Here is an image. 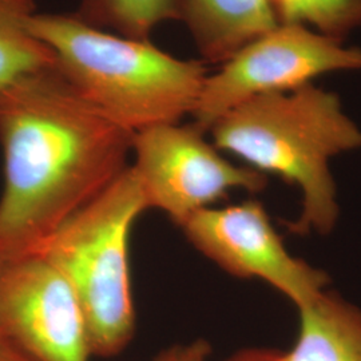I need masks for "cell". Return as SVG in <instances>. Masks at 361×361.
Masks as SVG:
<instances>
[{
  "label": "cell",
  "mask_w": 361,
  "mask_h": 361,
  "mask_svg": "<svg viewBox=\"0 0 361 361\" xmlns=\"http://www.w3.org/2000/svg\"><path fill=\"white\" fill-rule=\"evenodd\" d=\"M28 28L51 49L74 90L134 134L192 116L209 75L201 61L174 58L150 40L90 26L74 13H35Z\"/></svg>",
  "instance_id": "3957f363"
},
{
  "label": "cell",
  "mask_w": 361,
  "mask_h": 361,
  "mask_svg": "<svg viewBox=\"0 0 361 361\" xmlns=\"http://www.w3.org/2000/svg\"><path fill=\"white\" fill-rule=\"evenodd\" d=\"M280 23L310 27L343 39L361 28V0H271Z\"/></svg>",
  "instance_id": "4fadbf2b"
},
{
  "label": "cell",
  "mask_w": 361,
  "mask_h": 361,
  "mask_svg": "<svg viewBox=\"0 0 361 361\" xmlns=\"http://www.w3.org/2000/svg\"><path fill=\"white\" fill-rule=\"evenodd\" d=\"M209 133L219 152L300 189L292 232L325 235L335 229L340 205L331 161L361 149L360 126L337 94L308 83L258 95L225 113Z\"/></svg>",
  "instance_id": "7a4b0ae2"
},
{
  "label": "cell",
  "mask_w": 361,
  "mask_h": 361,
  "mask_svg": "<svg viewBox=\"0 0 361 361\" xmlns=\"http://www.w3.org/2000/svg\"><path fill=\"white\" fill-rule=\"evenodd\" d=\"M0 361H32L7 340L0 337Z\"/></svg>",
  "instance_id": "2e32d148"
},
{
  "label": "cell",
  "mask_w": 361,
  "mask_h": 361,
  "mask_svg": "<svg viewBox=\"0 0 361 361\" xmlns=\"http://www.w3.org/2000/svg\"><path fill=\"white\" fill-rule=\"evenodd\" d=\"M359 70L361 49L345 47L310 27L280 23L207 75L193 123L207 134L221 116L250 98L295 90L336 71Z\"/></svg>",
  "instance_id": "5b68a950"
},
{
  "label": "cell",
  "mask_w": 361,
  "mask_h": 361,
  "mask_svg": "<svg viewBox=\"0 0 361 361\" xmlns=\"http://www.w3.org/2000/svg\"><path fill=\"white\" fill-rule=\"evenodd\" d=\"M133 140L58 65L0 90V262L40 253L129 168Z\"/></svg>",
  "instance_id": "6da1fadb"
},
{
  "label": "cell",
  "mask_w": 361,
  "mask_h": 361,
  "mask_svg": "<svg viewBox=\"0 0 361 361\" xmlns=\"http://www.w3.org/2000/svg\"><path fill=\"white\" fill-rule=\"evenodd\" d=\"M149 210L135 171L126 169L56 231L40 255L62 273L85 313L92 357H114L135 335L129 243Z\"/></svg>",
  "instance_id": "277c9868"
},
{
  "label": "cell",
  "mask_w": 361,
  "mask_h": 361,
  "mask_svg": "<svg viewBox=\"0 0 361 361\" xmlns=\"http://www.w3.org/2000/svg\"><path fill=\"white\" fill-rule=\"evenodd\" d=\"M0 337L32 361H90L83 310L43 255L0 262Z\"/></svg>",
  "instance_id": "ba28073f"
},
{
  "label": "cell",
  "mask_w": 361,
  "mask_h": 361,
  "mask_svg": "<svg viewBox=\"0 0 361 361\" xmlns=\"http://www.w3.org/2000/svg\"><path fill=\"white\" fill-rule=\"evenodd\" d=\"M298 310L293 347L283 361H361V310L325 290Z\"/></svg>",
  "instance_id": "30bf717a"
},
{
  "label": "cell",
  "mask_w": 361,
  "mask_h": 361,
  "mask_svg": "<svg viewBox=\"0 0 361 361\" xmlns=\"http://www.w3.org/2000/svg\"><path fill=\"white\" fill-rule=\"evenodd\" d=\"M194 123H164L134 134L131 165L149 209L182 226L232 190L259 193L268 177L226 159Z\"/></svg>",
  "instance_id": "8992f818"
},
{
  "label": "cell",
  "mask_w": 361,
  "mask_h": 361,
  "mask_svg": "<svg viewBox=\"0 0 361 361\" xmlns=\"http://www.w3.org/2000/svg\"><path fill=\"white\" fill-rule=\"evenodd\" d=\"M210 353V344L202 338H197L190 343L171 345L162 350L154 361H209Z\"/></svg>",
  "instance_id": "5bb4252c"
},
{
  "label": "cell",
  "mask_w": 361,
  "mask_h": 361,
  "mask_svg": "<svg viewBox=\"0 0 361 361\" xmlns=\"http://www.w3.org/2000/svg\"><path fill=\"white\" fill-rule=\"evenodd\" d=\"M180 229L188 241L222 271L271 285L296 308L308 305L328 289V274L288 252L267 209L256 200L207 207Z\"/></svg>",
  "instance_id": "52a82bcc"
},
{
  "label": "cell",
  "mask_w": 361,
  "mask_h": 361,
  "mask_svg": "<svg viewBox=\"0 0 361 361\" xmlns=\"http://www.w3.org/2000/svg\"><path fill=\"white\" fill-rule=\"evenodd\" d=\"M34 0H0V90L58 65L55 54L28 28Z\"/></svg>",
  "instance_id": "8fae6325"
},
{
  "label": "cell",
  "mask_w": 361,
  "mask_h": 361,
  "mask_svg": "<svg viewBox=\"0 0 361 361\" xmlns=\"http://www.w3.org/2000/svg\"><path fill=\"white\" fill-rule=\"evenodd\" d=\"M225 361H283V352L271 348L243 349Z\"/></svg>",
  "instance_id": "9a60e30c"
},
{
  "label": "cell",
  "mask_w": 361,
  "mask_h": 361,
  "mask_svg": "<svg viewBox=\"0 0 361 361\" xmlns=\"http://www.w3.org/2000/svg\"><path fill=\"white\" fill-rule=\"evenodd\" d=\"M177 11L202 58L219 65L280 25L271 0H177Z\"/></svg>",
  "instance_id": "9c48e42d"
},
{
  "label": "cell",
  "mask_w": 361,
  "mask_h": 361,
  "mask_svg": "<svg viewBox=\"0 0 361 361\" xmlns=\"http://www.w3.org/2000/svg\"><path fill=\"white\" fill-rule=\"evenodd\" d=\"M80 20L126 38L149 40L154 28L178 20L177 0H80Z\"/></svg>",
  "instance_id": "7c38bea8"
}]
</instances>
